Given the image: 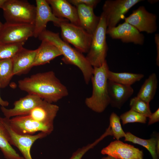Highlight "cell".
Returning <instances> with one entry per match:
<instances>
[{
  "label": "cell",
  "mask_w": 159,
  "mask_h": 159,
  "mask_svg": "<svg viewBox=\"0 0 159 159\" xmlns=\"http://www.w3.org/2000/svg\"><path fill=\"white\" fill-rule=\"evenodd\" d=\"M18 84L21 90L51 103L57 102L69 94L66 87L53 71L32 75L19 80Z\"/></svg>",
  "instance_id": "6da1fadb"
},
{
  "label": "cell",
  "mask_w": 159,
  "mask_h": 159,
  "mask_svg": "<svg viewBox=\"0 0 159 159\" xmlns=\"http://www.w3.org/2000/svg\"><path fill=\"white\" fill-rule=\"evenodd\" d=\"M38 38L41 41H46L57 47L63 56L62 59L63 62L78 67L82 72L86 84H88L92 75L93 67L82 53L64 41L58 33L46 29Z\"/></svg>",
  "instance_id": "7a4b0ae2"
},
{
  "label": "cell",
  "mask_w": 159,
  "mask_h": 159,
  "mask_svg": "<svg viewBox=\"0 0 159 159\" xmlns=\"http://www.w3.org/2000/svg\"><path fill=\"white\" fill-rule=\"evenodd\" d=\"M109 67L106 60L98 67H93L91 78L92 85V95L87 98L85 103L93 111L99 113L103 112L110 104L107 82Z\"/></svg>",
  "instance_id": "3957f363"
},
{
  "label": "cell",
  "mask_w": 159,
  "mask_h": 159,
  "mask_svg": "<svg viewBox=\"0 0 159 159\" xmlns=\"http://www.w3.org/2000/svg\"><path fill=\"white\" fill-rule=\"evenodd\" d=\"M2 9L6 22L34 24L36 6L27 1L6 0Z\"/></svg>",
  "instance_id": "277c9868"
},
{
  "label": "cell",
  "mask_w": 159,
  "mask_h": 159,
  "mask_svg": "<svg viewBox=\"0 0 159 159\" xmlns=\"http://www.w3.org/2000/svg\"><path fill=\"white\" fill-rule=\"evenodd\" d=\"M99 23L92 34L90 49L85 57L93 67L101 66L106 60L108 46L106 40L107 28L105 17L102 13Z\"/></svg>",
  "instance_id": "5b68a950"
},
{
  "label": "cell",
  "mask_w": 159,
  "mask_h": 159,
  "mask_svg": "<svg viewBox=\"0 0 159 159\" xmlns=\"http://www.w3.org/2000/svg\"><path fill=\"white\" fill-rule=\"evenodd\" d=\"M59 27L62 39L73 45L82 53H87L90 48L92 35L81 26L66 21L62 22Z\"/></svg>",
  "instance_id": "8992f818"
},
{
  "label": "cell",
  "mask_w": 159,
  "mask_h": 159,
  "mask_svg": "<svg viewBox=\"0 0 159 159\" xmlns=\"http://www.w3.org/2000/svg\"><path fill=\"white\" fill-rule=\"evenodd\" d=\"M9 118L0 117V121L6 130L8 140L11 145H14L19 150L25 159H32L31 154V148L37 140L42 139L48 135L40 132L36 135H21L16 133L11 128Z\"/></svg>",
  "instance_id": "52a82bcc"
},
{
  "label": "cell",
  "mask_w": 159,
  "mask_h": 159,
  "mask_svg": "<svg viewBox=\"0 0 159 159\" xmlns=\"http://www.w3.org/2000/svg\"><path fill=\"white\" fill-rule=\"evenodd\" d=\"M142 0H107L102 7V12L107 28L116 26L132 7Z\"/></svg>",
  "instance_id": "ba28073f"
},
{
  "label": "cell",
  "mask_w": 159,
  "mask_h": 159,
  "mask_svg": "<svg viewBox=\"0 0 159 159\" xmlns=\"http://www.w3.org/2000/svg\"><path fill=\"white\" fill-rule=\"evenodd\" d=\"M34 25L5 22L0 31V43L23 45L33 36Z\"/></svg>",
  "instance_id": "9c48e42d"
},
{
  "label": "cell",
  "mask_w": 159,
  "mask_h": 159,
  "mask_svg": "<svg viewBox=\"0 0 159 159\" xmlns=\"http://www.w3.org/2000/svg\"><path fill=\"white\" fill-rule=\"evenodd\" d=\"M11 129L21 135H33L36 132H43L48 135L54 128L53 125L47 124L36 121L28 115L17 116L9 118Z\"/></svg>",
  "instance_id": "30bf717a"
},
{
  "label": "cell",
  "mask_w": 159,
  "mask_h": 159,
  "mask_svg": "<svg viewBox=\"0 0 159 159\" xmlns=\"http://www.w3.org/2000/svg\"><path fill=\"white\" fill-rule=\"evenodd\" d=\"M36 13L34 23L33 36L38 37L46 30L48 22H52L54 25L59 27L63 22L69 21L65 19L58 18L53 14L50 6L46 0H36Z\"/></svg>",
  "instance_id": "8fae6325"
},
{
  "label": "cell",
  "mask_w": 159,
  "mask_h": 159,
  "mask_svg": "<svg viewBox=\"0 0 159 159\" xmlns=\"http://www.w3.org/2000/svg\"><path fill=\"white\" fill-rule=\"evenodd\" d=\"M157 18L155 14L149 12L144 6H141L124 19L125 22L134 26L140 32L152 34L157 29Z\"/></svg>",
  "instance_id": "7c38bea8"
},
{
  "label": "cell",
  "mask_w": 159,
  "mask_h": 159,
  "mask_svg": "<svg viewBox=\"0 0 159 159\" xmlns=\"http://www.w3.org/2000/svg\"><path fill=\"white\" fill-rule=\"evenodd\" d=\"M101 153L116 159H143L144 155L143 150L119 140L111 142Z\"/></svg>",
  "instance_id": "4fadbf2b"
},
{
  "label": "cell",
  "mask_w": 159,
  "mask_h": 159,
  "mask_svg": "<svg viewBox=\"0 0 159 159\" xmlns=\"http://www.w3.org/2000/svg\"><path fill=\"white\" fill-rule=\"evenodd\" d=\"M106 34L113 39H120L124 43L142 45L144 42V35L134 26L125 22L113 27L107 28Z\"/></svg>",
  "instance_id": "5bb4252c"
},
{
  "label": "cell",
  "mask_w": 159,
  "mask_h": 159,
  "mask_svg": "<svg viewBox=\"0 0 159 159\" xmlns=\"http://www.w3.org/2000/svg\"><path fill=\"white\" fill-rule=\"evenodd\" d=\"M42 100L37 96L28 94L25 97L15 101L13 108L8 109L1 106V109L5 117L8 118L26 115Z\"/></svg>",
  "instance_id": "9a60e30c"
},
{
  "label": "cell",
  "mask_w": 159,
  "mask_h": 159,
  "mask_svg": "<svg viewBox=\"0 0 159 159\" xmlns=\"http://www.w3.org/2000/svg\"><path fill=\"white\" fill-rule=\"evenodd\" d=\"M108 92L110 104L113 107L120 109L132 95L131 86L123 85L108 80Z\"/></svg>",
  "instance_id": "2e32d148"
},
{
  "label": "cell",
  "mask_w": 159,
  "mask_h": 159,
  "mask_svg": "<svg viewBox=\"0 0 159 159\" xmlns=\"http://www.w3.org/2000/svg\"><path fill=\"white\" fill-rule=\"evenodd\" d=\"M57 17L67 20L70 23L80 26L76 7L66 0H46Z\"/></svg>",
  "instance_id": "e0dca14e"
},
{
  "label": "cell",
  "mask_w": 159,
  "mask_h": 159,
  "mask_svg": "<svg viewBox=\"0 0 159 159\" xmlns=\"http://www.w3.org/2000/svg\"><path fill=\"white\" fill-rule=\"evenodd\" d=\"M37 49L29 50L24 47L12 58L13 75L27 73L34 67Z\"/></svg>",
  "instance_id": "ac0fdd59"
},
{
  "label": "cell",
  "mask_w": 159,
  "mask_h": 159,
  "mask_svg": "<svg viewBox=\"0 0 159 159\" xmlns=\"http://www.w3.org/2000/svg\"><path fill=\"white\" fill-rule=\"evenodd\" d=\"M59 110L57 105L43 100L27 115L33 120L43 123L53 125Z\"/></svg>",
  "instance_id": "d6986e66"
},
{
  "label": "cell",
  "mask_w": 159,
  "mask_h": 159,
  "mask_svg": "<svg viewBox=\"0 0 159 159\" xmlns=\"http://www.w3.org/2000/svg\"><path fill=\"white\" fill-rule=\"evenodd\" d=\"M75 7L80 26L92 35L98 25L100 16L95 14L92 7L84 4H79Z\"/></svg>",
  "instance_id": "ffe728a7"
},
{
  "label": "cell",
  "mask_w": 159,
  "mask_h": 159,
  "mask_svg": "<svg viewBox=\"0 0 159 159\" xmlns=\"http://www.w3.org/2000/svg\"><path fill=\"white\" fill-rule=\"evenodd\" d=\"M61 55V52L55 46L46 41H42L40 45L37 49L34 66L48 63L56 57Z\"/></svg>",
  "instance_id": "44dd1931"
},
{
  "label": "cell",
  "mask_w": 159,
  "mask_h": 159,
  "mask_svg": "<svg viewBox=\"0 0 159 159\" xmlns=\"http://www.w3.org/2000/svg\"><path fill=\"white\" fill-rule=\"evenodd\" d=\"M158 85L156 75L155 73H153L145 80L137 97L149 103L155 96Z\"/></svg>",
  "instance_id": "7402d4cb"
},
{
  "label": "cell",
  "mask_w": 159,
  "mask_h": 159,
  "mask_svg": "<svg viewBox=\"0 0 159 159\" xmlns=\"http://www.w3.org/2000/svg\"><path fill=\"white\" fill-rule=\"evenodd\" d=\"M142 74L127 72H116L109 70L108 80L126 86H131L135 82L139 81L144 77Z\"/></svg>",
  "instance_id": "603a6c76"
},
{
  "label": "cell",
  "mask_w": 159,
  "mask_h": 159,
  "mask_svg": "<svg viewBox=\"0 0 159 159\" xmlns=\"http://www.w3.org/2000/svg\"><path fill=\"white\" fill-rule=\"evenodd\" d=\"M158 137H152L149 139H144L136 136L130 132H127L125 133L124 140L143 146L149 151L153 159H158L159 156L157 154L156 150Z\"/></svg>",
  "instance_id": "cb8c5ba5"
},
{
  "label": "cell",
  "mask_w": 159,
  "mask_h": 159,
  "mask_svg": "<svg viewBox=\"0 0 159 159\" xmlns=\"http://www.w3.org/2000/svg\"><path fill=\"white\" fill-rule=\"evenodd\" d=\"M0 149L6 159H24L9 142L6 129L0 121Z\"/></svg>",
  "instance_id": "d4e9b609"
},
{
  "label": "cell",
  "mask_w": 159,
  "mask_h": 159,
  "mask_svg": "<svg viewBox=\"0 0 159 159\" xmlns=\"http://www.w3.org/2000/svg\"><path fill=\"white\" fill-rule=\"evenodd\" d=\"M13 76L12 59L0 60L1 88H4L7 87Z\"/></svg>",
  "instance_id": "484cf974"
},
{
  "label": "cell",
  "mask_w": 159,
  "mask_h": 159,
  "mask_svg": "<svg viewBox=\"0 0 159 159\" xmlns=\"http://www.w3.org/2000/svg\"><path fill=\"white\" fill-rule=\"evenodd\" d=\"M19 44L0 43V60L12 59L23 48Z\"/></svg>",
  "instance_id": "4316f807"
},
{
  "label": "cell",
  "mask_w": 159,
  "mask_h": 159,
  "mask_svg": "<svg viewBox=\"0 0 159 159\" xmlns=\"http://www.w3.org/2000/svg\"><path fill=\"white\" fill-rule=\"evenodd\" d=\"M130 109L147 117H149L152 113L149 103L137 96L130 99Z\"/></svg>",
  "instance_id": "83f0119b"
},
{
  "label": "cell",
  "mask_w": 159,
  "mask_h": 159,
  "mask_svg": "<svg viewBox=\"0 0 159 159\" xmlns=\"http://www.w3.org/2000/svg\"><path fill=\"white\" fill-rule=\"evenodd\" d=\"M112 135L117 140L125 136V133L123 130L120 122V117L114 112L111 114L110 117V125Z\"/></svg>",
  "instance_id": "f1b7e54d"
},
{
  "label": "cell",
  "mask_w": 159,
  "mask_h": 159,
  "mask_svg": "<svg viewBox=\"0 0 159 159\" xmlns=\"http://www.w3.org/2000/svg\"><path fill=\"white\" fill-rule=\"evenodd\" d=\"M120 117L123 125L130 123H145L147 118L131 109L121 114Z\"/></svg>",
  "instance_id": "f546056e"
},
{
  "label": "cell",
  "mask_w": 159,
  "mask_h": 159,
  "mask_svg": "<svg viewBox=\"0 0 159 159\" xmlns=\"http://www.w3.org/2000/svg\"><path fill=\"white\" fill-rule=\"evenodd\" d=\"M104 138V137L103 135H102L93 143L88 144L81 148L78 149L73 153L72 155L69 159H81L87 152L93 148Z\"/></svg>",
  "instance_id": "4dcf8cb0"
},
{
  "label": "cell",
  "mask_w": 159,
  "mask_h": 159,
  "mask_svg": "<svg viewBox=\"0 0 159 159\" xmlns=\"http://www.w3.org/2000/svg\"><path fill=\"white\" fill-rule=\"evenodd\" d=\"M68 1L75 6L79 4H84L94 9L101 1L99 0H68Z\"/></svg>",
  "instance_id": "1f68e13d"
},
{
  "label": "cell",
  "mask_w": 159,
  "mask_h": 159,
  "mask_svg": "<svg viewBox=\"0 0 159 159\" xmlns=\"http://www.w3.org/2000/svg\"><path fill=\"white\" fill-rule=\"evenodd\" d=\"M149 118L148 125L158 122L159 121V108H158L155 112L152 113Z\"/></svg>",
  "instance_id": "d6a6232c"
},
{
  "label": "cell",
  "mask_w": 159,
  "mask_h": 159,
  "mask_svg": "<svg viewBox=\"0 0 159 159\" xmlns=\"http://www.w3.org/2000/svg\"><path fill=\"white\" fill-rule=\"evenodd\" d=\"M155 40L157 50V57L156 62L157 65L159 66V34H156L155 36Z\"/></svg>",
  "instance_id": "836d02e7"
},
{
  "label": "cell",
  "mask_w": 159,
  "mask_h": 159,
  "mask_svg": "<svg viewBox=\"0 0 159 159\" xmlns=\"http://www.w3.org/2000/svg\"><path fill=\"white\" fill-rule=\"evenodd\" d=\"M0 88L1 87L0 85ZM9 102L7 101L3 100L1 97L0 95V105L2 107H6L8 106Z\"/></svg>",
  "instance_id": "e575fe53"
},
{
  "label": "cell",
  "mask_w": 159,
  "mask_h": 159,
  "mask_svg": "<svg viewBox=\"0 0 159 159\" xmlns=\"http://www.w3.org/2000/svg\"><path fill=\"white\" fill-rule=\"evenodd\" d=\"M156 152L158 155L159 156V137L158 138L156 145Z\"/></svg>",
  "instance_id": "d590c367"
},
{
  "label": "cell",
  "mask_w": 159,
  "mask_h": 159,
  "mask_svg": "<svg viewBox=\"0 0 159 159\" xmlns=\"http://www.w3.org/2000/svg\"><path fill=\"white\" fill-rule=\"evenodd\" d=\"M6 0H0V8L2 9Z\"/></svg>",
  "instance_id": "8d00e7d4"
},
{
  "label": "cell",
  "mask_w": 159,
  "mask_h": 159,
  "mask_svg": "<svg viewBox=\"0 0 159 159\" xmlns=\"http://www.w3.org/2000/svg\"><path fill=\"white\" fill-rule=\"evenodd\" d=\"M148 2L150 4H153L159 1L158 0H148Z\"/></svg>",
  "instance_id": "74e56055"
},
{
  "label": "cell",
  "mask_w": 159,
  "mask_h": 159,
  "mask_svg": "<svg viewBox=\"0 0 159 159\" xmlns=\"http://www.w3.org/2000/svg\"><path fill=\"white\" fill-rule=\"evenodd\" d=\"M102 159H116L110 156L107 155V156L106 157H103L102 158Z\"/></svg>",
  "instance_id": "f35d334b"
},
{
  "label": "cell",
  "mask_w": 159,
  "mask_h": 159,
  "mask_svg": "<svg viewBox=\"0 0 159 159\" xmlns=\"http://www.w3.org/2000/svg\"><path fill=\"white\" fill-rule=\"evenodd\" d=\"M3 24L0 21V31L2 28Z\"/></svg>",
  "instance_id": "ab89813d"
},
{
  "label": "cell",
  "mask_w": 159,
  "mask_h": 159,
  "mask_svg": "<svg viewBox=\"0 0 159 159\" xmlns=\"http://www.w3.org/2000/svg\"></svg>",
  "instance_id": "60d3db41"
}]
</instances>
